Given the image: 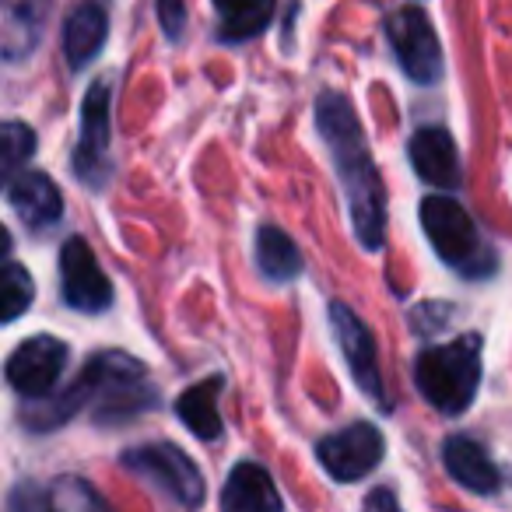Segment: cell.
Listing matches in <instances>:
<instances>
[{
	"mask_svg": "<svg viewBox=\"0 0 512 512\" xmlns=\"http://www.w3.org/2000/svg\"><path fill=\"white\" fill-rule=\"evenodd\" d=\"M421 225H425L435 253H439L449 267L470 274V278L491 267V253L484 249L474 221H470V214L463 211L453 197L421 200Z\"/></svg>",
	"mask_w": 512,
	"mask_h": 512,
	"instance_id": "4",
	"label": "cell"
},
{
	"mask_svg": "<svg viewBox=\"0 0 512 512\" xmlns=\"http://www.w3.org/2000/svg\"><path fill=\"white\" fill-rule=\"evenodd\" d=\"M386 32H390V46L407 78H414L418 85H435L442 78V46L425 11L414 4L397 8L386 18Z\"/></svg>",
	"mask_w": 512,
	"mask_h": 512,
	"instance_id": "6",
	"label": "cell"
},
{
	"mask_svg": "<svg viewBox=\"0 0 512 512\" xmlns=\"http://www.w3.org/2000/svg\"><path fill=\"white\" fill-rule=\"evenodd\" d=\"M60 281H64V299L81 313H102L113 306V285L102 274L92 246L85 239H67L60 249Z\"/></svg>",
	"mask_w": 512,
	"mask_h": 512,
	"instance_id": "9",
	"label": "cell"
},
{
	"mask_svg": "<svg viewBox=\"0 0 512 512\" xmlns=\"http://www.w3.org/2000/svg\"><path fill=\"white\" fill-rule=\"evenodd\" d=\"M421 397L442 414H463L481 383V337L463 334L453 344L428 348L414 362Z\"/></svg>",
	"mask_w": 512,
	"mask_h": 512,
	"instance_id": "3",
	"label": "cell"
},
{
	"mask_svg": "<svg viewBox=\"0 0 512 512\" xmlns=\"http://www.w3.org/2000/svg\"><path fill=\"white\" fill-rule=\"evenodd\" d=\"M330 320H334L344 358H348L351 372H355V383L362 386L372 400L386 404V390H383V379H379V362H376V344H372L369 327H365L344 302H334V306H330Z\"/></svg>",
	"mask_w": 512,
	"mask_h": 512,
	"instance_id": "10",
	"label": "cell"
},
{
	"mask_svg": "<svg viewBox=\"0 0 512 512\" xmlns=\"http://www.w3.org/2000/svg\"><path fill=\"white\" fill-rule=\"evenodd\" d=\"M214 8L221 15L218 36L228 43H242V39L260 36L271 25L278 0H214Z\"/></svg>",
	"mask_w": 512,
	"mask_h": 512,
	"instance_id": "18",
	"label": "cell"
},
{
	"mask_svg": "<svg viewBox=\"0 0 512 512\" xmlns=\"http://www.w3.org/2000/svg\"><path fill=\"white\" fill-rule=\"evenodd\" d=\"M256 264L271 281H292L302 274L299 246L274 225H264L256 232Z\"/></svg>",
	"mask_w": 512,
	"mask_h": 512,
	"instance_id": "20",
	"label": "cell"
},
{
	"mask_svg": "<svg viewBox=\"0 0 512 512\" xmlns=\"http://www.w3.org/2000/svg\"><path fill=\"white\" fill-rule=\"evenodd\" d=\"M158 22H162V32L169 39H179L186 25V8L183 0H158Z\"/></svg>",
	"mask_w": 512,
	"mask_h": 512,
	"instance_id": "23",
	"label": "cell"
},
{
	"mask_svg": "<svg viewBox=\"0 0 512 512\" xmlns=\"http://www.w3.org/2000/svg\"><path fill=\"white\" fill-rule=\"evenodd\" d=\"M8 200L29 228H50L64 214L60 190L46 172H18L8 183Z\"/></svg>",
	"mask_w": 512,
	"mask_h": 512,
	"instance_id": "12",
	"label": "cell"
},
{
	"mask_svg": "<svg viewBox=\"0 0 512 512\" xmlns=\"http://www.w3.org/2000/svg\"><path fill=\"white\" fill-rule=\"evenodd\" d=\"M442 463H446L449 477H453L460 488L477 491V495H491V491H498L495 463L488 460L484 446H477V442L467 439V435H453V439H446V446H442Z\"/></svg>",
	"mask_w": 512,
	"mask_h": 512,
	"instance_id": "15",
	"label": "cell"
},
{
	"mask_svg": "<svg viewBox=\"0 0 512 512\" xmlns=\"http://www.w3.org/2000/svg\"><path fill=\"white\" fill-rule=\"evenodd\" d=\"M123 467L134 477H141V481H148L155 491L169 495L172 502L186 505V509L204 502V477H200L197 463L179 446L151 442V446L127 449V453H123Z\"/></svg>",
	"mask_w": 512,
	"mask_h": 512,
	"instance_id": "5",
	"label": "cell"
},
{
	"mask_svg": "<svg viewBox=\"0 0 512 512\" xmlns=\"http://www.w3.org/2000/svg\"><path fill=\"white\" fill-rule=\"evenodd\" d=\"M383 435H379L376 425L369 421H355L344 432H334L316 446V456H320L323 470L337 481H358L369 470L379 467L383 460Z\"/></svg>",
	"mask_w": 512,
	"mask_h": 512,
	"instance_id": "8",
	"label": "cell"
},
{
	"mask_svg": "<svg viewBox=\"0 0 512 512\" xmlns=\"http://www.w3.org/2000/svg\"><path fill=\"white\" fill-rule=\"evenodd\" d=\"M32 151H36V134L18 120L4 123V134H0V165H4V179L8 183L18 176L22 162H29Z\"/></svg>",
	"mask_w": 512,
	"mask_h": 512,
	"instance_id": "21",
	"label": "cell"
},
{
	"mask_svg": "<svg viewBox=\"0 0 512 512\" xmlns=\"http://www.w3.org/2000/svg\"><path fill=\"white\" fill-rule=\"evenodd\" d=\"M281 495L260 463H235L221 491L225 512H281Z\"/></svg>",
	"mask_w": 512,
	"mask_h": 512,
	"instance_id": "13",
	"label": "cell"
},
{
	"mask_svg": "<svg viewBox=\"0 0 512 512\" xmlns=\"http://www.w3.org/2000/svg\"><path fill=\"white\" fill-rule=\"evenodd\" d=\"M46 8L50 0H4V53L11 60L36 46Z\"/></svg>",
	"mask_w": 512,
	"mask_h": 512,
	"instance_id": "19",
	"label": "cell"
},
{
	"mask_svg": "<svg viewBox=\"0 0 512 512\" xmlns=\"http://www.w3.org/2000/svg\"><path fill=\"white\" fill-rule=\"evenodd\" d=\"M109 148V81L99 78L81 106V141L74 155V172L88 183H99L106 172Z\"/></svg>",
	"mask_w": 512,
	"mask_h": 512,
	"instance_id": "11",
	"label": "cell"
},
{
	"mask_svg": "<svg viewBox=\"0 0 512 512\" xmlns=\"http://www.w3.org/2000/svg\"><path fill=\"white\" fill-rule=\"evenodd\" d=\"M218 393H221V379L211 376L204 383L190 386V390L179 393L176 400V414L186 421L197 439H218L221 435V414H218Z\"/></svg>",
	"mask_w": 512,
	"mask_h": 512,
	"instance_id": "17",
	"label": "cell"
},
{
	"mask_svg": "<svg viewBox=\"0 0 512 512\" xmlns=\"http://www.w3.org/2000/svg\"><path fill=\"white\" fill-rule=\"evenodd\" d=\"M411 165L432 186H460V155L442 127H425L411 137Z\"/></svg>",
	"mask_w": 512,
	"mask_h": 512,
	"instance_id": "14",
	"label": "cell"
},
{
	"mask_svg": "<svg viewBox=\"0 0 512 512\" xmlns=\"http://www.w3.org/2000/svg\"><path fill=\"white\" fill-rule=\"evenodd\" d=\"M316 123H320V134L330 144V155L341 172V186L348 193L358 239L369 249H379L386 228V193L376 162L369 155V141L358 127L355 109L344 95L327 92L316 102Z\"/></svg>",
	"mask_w": 512,
	"mask_h": 512,
	"instance_id": "1",
	"label": "cell"
},
{
	"mask_svg": "<svg viewBox=\"0 0 512 512\" xmlns=\"http://www.w3.org/2000/svg\"><path fill=\"white\" fill-rule=\"evenodd\" d=\"M64 365H67V344L60 337H46V334L29 337L8 358V383L29 400L50 397L57 390L60 376H64Z\"/></svg>",
	"mask_w": 512,
	"mask_h": 512,
	"instance_id": "7",
	"label": "cell"
},
{
	"mask_svg": "<svg viewBox=\"0 0 512 512\" xmlns=\"http://www.w3.org/2000/svg\"><path fill=\"white\" fill-rule=\"evenodd\" d=\"M29 302H32V278L15 260H8L4 264V278H0V316H4V323H15Z\"/></svg>",
	"mask_w": 512,
	"mask_h": 512,
	"instance_id": "22",
	"label": "cell"
},
{
	"mask_svg": "<svg viewBox=\"0 0 512 512\" xmlns=\"http://www.w3.org/2000/svg\"><path fill=\"white\" fill-rule=\"evenodd\" d=\"M365 505H369V509H379V505H397V495H393V491H376V495L365 498Z\"/></svg>",
	"mask_w": 512,
	"mask_h": 512,
	"instance_id": "24",
	"label": "cell"
},
{
	"mask_svg": "<svg viewBox=\"0 0 512 512\" xmlns=\"http://www.w3.org/2000/svg\"><path fill=\"white\" fill-rule=\"evenodd\" d=\"M106 32H109V18L106 8L99 0H88L67 18L64 25V53L71 67H85L88 60L99 57V50L106 46Z\"/></svg>",
	"mask_w": 512,
	"mask_h": 512,
	"instance_id": "16",
	"label": "cell"
},
{
	"mask_svg": "<svg viewBox=\"0 0 512 512\" xmlns=\"http://www.w3.org/2000/svg\"><path fill=\"white\" fill-rule=\"evenodd\" d=\"M158 400L155 386L148 383V372L123 351H102L88 362L85 376L71 386L64 397L57 421L74 414L78 407H92L95 421H123L141 411H151Z\"/></svg>",
	"mask_w": 512,
	"mask_h": 512,
	"instance_id": "2",
	"label": "cell"
}]
</instances>
